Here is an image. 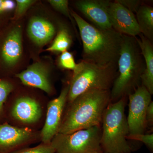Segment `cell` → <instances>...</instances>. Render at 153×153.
Instances as JSON below:
<instances>
[{"label":"cell","mask_w":153,"mask_h":153,"mask_svg":"<svg viewBox=\"0 0 153 153\" xmlns=\"http://www.w3.org/2000/svg\"><path fill=\"white\" fill-rule=\"evenodd\" d=\"M146 122L152 124L153 122V102L152 101L149 104L146 112Z\"/></svg>","instance_id":"cell-27"},{"label":"cell","mask_w":153,"mask_h":153,"mask_svg":"<svg viewBox=\"0 0 153 153\" xmlns=\"http://www.w3.org/2000/svg\"><path fill=\"white\" fill-rule=\"evenodd\" d=\"M14 89L13 84L10 81L0 79V114L2 112L4 104L8 97Z\"/></svg>","instance_id":"cell-22"},{"label":"cell","mask_w":153,"mask_h":153,"mask_svg":"<svg viewBox=\"0 0 153 153\" xmlns=\"http://www.w3.org/2000/svg\"><path fill=\"white\" fill-rule=\"evenodd\" d=\"M110 2L106 0H79L74 4L78 11L93 24L101 29H112L108 12Z\"/></svg>","instance_id":"cell-13"},{"label":"cell","mask_w":153,"mask_h":153,"mask_svg":"<svg viewBox=\"0 0 153 153\" xmlns=\"http://www.w3.org/2000/svg\"><path fill=\"white\" fill-rule=\"evenodd\" d=\"M24 32V19L11 21L0 30V71L15 75L26 66Z\"/></svg>","instance_id":"cell-6"},{"label":"cell","mask_w":153,"mask_h":153,"mask_svg":"<svg viewBox=\"0 0 153 153\" xmlns=\"http://www.w3.org/2000/svg\"><path fill=\"white\" fill-rule=\"evenodd\" d=\"M83 46L82 60L101 66L117 63L123 35L113 28L101 29L86 22L71 9Z\"/></svg>","instance_id":"cell-1"},{"label":"cell","mask_w":153,"mask_h":153,"mask_svg":"<svg viewBox=\"0 0 153 153\" xmlns=\"http://www.w3.org/2000/svg\"><path fill=\"white\" fill-rule=\"evenodd\" d=\"M36 3V6L35 4L26 14L27 19L24 25V31L30 46L29 51L35 58V54H39L45 46L53 41L64 25L53 14L48 13L47 10L42 9L40 4L38 9Z\"/></svg>","instance_id":"cell-7"},{"label":"cell","mask_w":153,"mask_h":153,"mask_svg":"<svg viewBox=\"0 0 153 153\" xmlns=\"http://www.w3.org/2000/svg\"><path fill=\"white\" fill-rule=\"evenodd\" d=\"M72 43L71 34L68 27L64 25L58 31L51 45L45 51L62 53L67 51Z\"/></svg>","instance_id":"cell-18"},{"label":"cell","mask_w":153,"mask_h":153,"mask_svg":"<svg viewBox=\"0 0 153 153\" xmlns=\"http://www.w3.org/2000/svg\"><path fill=\"white\" fill-rule=\"evenodd\" d=\"M16 7L11 21L23 20L25 16L38 1L36 0H16Z\"/></svg>","instance_id":"cell-20"},{"label":"cell","mask_w":153,"mask_h":153,"mask_svg":"<svg viewBox=\"0 0 153 153\" xmlns=\"http://www.w3.org/2000/svg\"><path fill=\"white\" fill-rule=\"evenodd\" d=\"M117 66V76L110 90L113 100L128 95L142 85L145 64L136 37L123 35Z\"/></svg>","instance_id":"cell-3"},{"label":"cell","mask_w":153,"mask_h":153,"mask_svg":"<svg viewBox=\"0 0 153 153\" xmlns=\"http://www.w3.org/2000/svg\"><path fill=\"white\" fill-rule=\"evenodd\" d=\"M58 63L61 68L73 71L76 66L73 54L68 51L61 53L58 58Z\"/></svg>","instance_id":"cell-23"},{"label":"cell","mask_w":153,"mask_h":153,"mask_svg":"<svg viewBox=\"0 0 153 153\" xmlns=\"http://www.w3.org/2000/svg\"><path fill=\"white\" fill-rule=\"evenodd\" d=\"M127 139L134 140L141 142L147 146L151 149L153 147V134H129L127 137Z\"/></svg>","instance_id":"cell-25"},{"label":"cell","mask_w":153,"mask_h":153,"mask_svg":"<svg viewBox=\"0 0 153 153\" xmlns=\"http://www.w3.org/2000/svg\"><path fill=\"white\" fill-rule=\"evenodd\" d=\"M101 128L95 126L68 134L57 133L51 141L56 153H103Z\"/></svg>","instance_id":"cell-8"},{"label":"cell","mask_w":153,"mask_h":153,"mask_svg":"<svg viewBox=\"0 0 153 153\" xmlns=\"http://www.w3.org/2000/svg\"></svg>","instance_id":"cell-28"},{"label":"cell","mask_w":153,"mask_h":153,"mask_svg":"<svg viewBox=\"0 0 153 153\" xmlns=\"http://www.w3.org/2000/svg\"><path fill=\"white\" fill-rule=\"evenodd\" d=\"M110 100V90L91 89L78 96L70 103L58 133L70 134L100 126Z\"/></svg>","instance_id":"cell-2"},{"label":"cell","mask_w":153,"mask_h":153,"mask_svg":"<svg viewBox=\"0 0 153 153\" xmlns=\"http://www.w3.org/2000/svg\"><path fill=\"white\" fill-rule=\"evenodd\" d=\"M41 105L36 99L28 96H22L16 100L12 109V115L24 123L37 122L42 116Z\"/></svg>","instance_id":"cell-15"},{"label":"cell","mask_w":153,"mask_h":153,"mask_svg":"<svg viewBox=\"0 0 153 153\" xmlns=\"http://www.w3.org/2000/svg\"><path fill=\"white\" fill-rule=\"evenodd\" d=\"M136 39L144 60L145 68L141 76V84L151 94H153V43L141 33Z\"/></svg>","instance_id":"cell-16"},{"label":"cell","mask_w":153,"mask_h":153,"mask_svg":"<svg viewBox=\"0 0 153 153\" xmlns=\"http://www.w3.org/2000/svg\"><path fill=\"white\" fill-rule=\"evenodd\" d=\"M117 1L120 3L134 13H136L138 10L142 5L141 1L135 0H117Z\"/></svg>","instance_id":"cell-26"},{"label":"cell","mask_w":153,"mask_h":153,"mask_svg":"<svg viewBox=\"0 0 153 153\" xmlns=\"http://www.w3.org/2000/svg\"><path fill=\"white\" fill-rule=\"evenodd\" d=\"M69 87V84L66 85L57 98L48 103L47 117L41 134V140L44 143H50L59 131L63 110L68 99Z\"/></svg>","instance_id":"cell-11"},{"label":"cell","mask_w":153,"mask_h":153,"mask_svg":"<svg viewBox=\"0 0 153 153\" xmlns=\"http://www.w3.org/2000/svg\"><path fill=\"white\" fill-rule=\"evenodd\" d=\"M136 14L140 33L153 43V8L149 5L142 4Z\"/></svg>","instance_id":"cell-17"},{"label":"cell","mask_w":153,"mask_h":153,"mask_svg":"<svg viewBox=\"0 0 153 153\" xmlns=\"http://www.w3.org/2000/svg\"><path fill=\"white\" fill-rule=\"evenodd\" d=\"M108 12L112 27L118 33L132 37L140 34L134 14L120 3L110 2Z\"/></svg>","instance_id":"cell-12"},{"label":"cell","mask_w":153,"mask_h":153,"mask_svg":"<svg viewBox=\"0 0 153 153\" xmlns=\"http://www.w3.org/2000/svg\"><path fill=\"white\" fill-rule=\"evenodd\" d=\"M47 1L55 11L62 14L71 21L74 30L77 34L76 23L71 16V9L68 7V0H49Z\"/></svg>","instance_id":"cell-21"},{"label":"cell","mask_w":153,"mask_h":153,"mask_svg":"<svg viewBox=\"0 0 153 153\" xmlns=\"http://www.w3.org/2000/svg\"><path fill=\"white\" fill-rule=\"evenodd\" d=\"M54 66L51 58H38L15 76L23 85L38 88L48 94H51L53 88L51 75Z\"/></svg>","instance_id":"cell-9"},{"label":"cell","mask_w":153,"mask_h":153,"mask_svg":"<svg viewBox=\"0 0 153 153\" xmlns=\"http://www.w3.org/2000/svg\"><path fill=\"white\" fill-rule=\"evenodd\" d=\"M73 71L67 99L69 103L91 89L110 90L117 76V63L101 66L82 60Z\"/></svg>","instance_id":"cell-4"},{"label":"cell","mask_w":153,"mask_h":153,"mask_svg":"<svg viewBox=\"0 0 153 153\" xmlns=\"http://www.w3.org/2000/svg\"><path fill=\"white\" fill-rule=\"evenodd\" d=\"M10 153H56L51 144L42 143L37 146L19 149Z\"/></svg>","instance_id":"cell-24"},{"label":"cell","mask_w":153,"mask_h":153,"mask_svg":"<svg viewBox=\"0 0 153 153\" xmlns=\"http://www.w3.org/2000/svg\"><path fill=\"white\" fill-rule=\"evenodd\" d=\"M125 97L109 104L102 116L101 146L105 153H130L129 130L125 114Z\"/></svg>","instance_id":"cell-5"},{"label":"cell","mask_w":153,"mask_h":153,"mask_svg":"<svg viewBox=\"0 0 153 153\" xmlns=\"http://www.w3.org/2000/svg\"><path fill=\"white\" fill-rule=\"evenodd\" d=\"M129 110L127 118L129 134L144 133L146 125V112L152 102V94L142 85L129 94Z\"/></svg>","instance_id":"cell-10"},{"label":"cell","mask_w":153,"mask_h":153,"mask_svg":"<svg viewBox=\"0 0 153 153\" xmlns=\"http://www.w3.org/2000/svg\"><path fill=\"white\" fill-rule=\"evenodd\" d=\"M33 137V132L30 128L17 127L8 123L0 125V151L12 152Z\"/></svg>","instance_id":"cell-14"},{"label":"cell","mask_w":153,"mask_h":153,"mask_svg":"<svg viewBox=\"0 0 153 153\" xmlns=\"http://www.w3.org/2000/svg\"><path fill=\"white\" fill-rule=\"evenodd\" d=\"M15 7V1L0 0V30L11 22Z\"/></svg>","instance_id":"cell-19"}]
</instances>
